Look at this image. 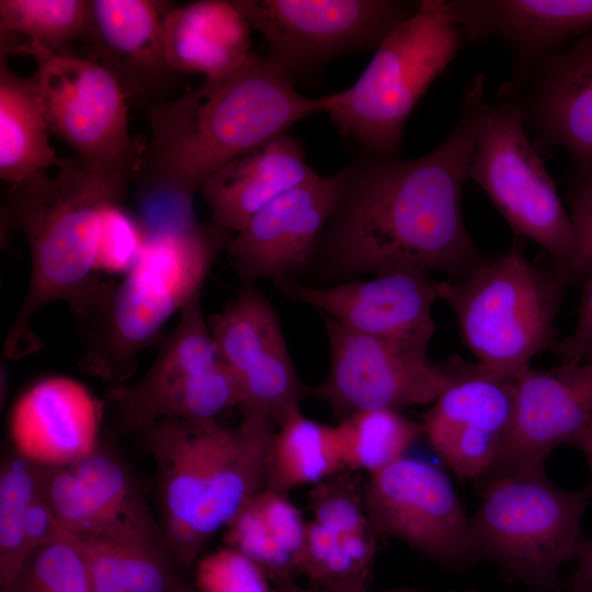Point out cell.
<instances>
[{
	"label": "cell",
	"mask_w": 592,
	"mask_h": 592,
	"mask_svg": "<svg viewBox=\"0 0 592 592\" xmlns=\"http://www.w3.org/2000/svg\"><path fill=\"white\" fill-rule=\"evenodd\" d=\"M485 79L477 73L465 83L455 125L430 152L414 159L365 152L341 169L340 195L309 266L316 286L397 271L462 278L485 261L462 213L476 147L475 98Z\"/></svg>",
	"instance_id": "obj_1"
},
{
	"label": "cell",
	"mask_w": 592,
	"mask_h": 592,
	"mask_svg": "<svg viewBox=\"0 0 592 592\" xmlns=\"http://www.w3.org/2000/svg\"><path fill=\"white\" fill-rule=\"evenodd\" d=\"M326 109V95H303L288 71L252 53L147 112L150 138L136 180L143 194L166 196L179 216L193 217L192 196L210 174Z\"/></svg>",
	"instance_id": "obj_2"
},
{
	"label": "cell",
	"mask_w": 592,
	"mask_h": 592,
	"mask_svg": "<svg viewBox=\"0 0 592 592\" xmlns=\"http://www.w3.org/2000/svg\"><path fill=\"white\" fill-rule=\"evenodd\" d=\"M55 168L13 184L1 206V229L21 231L31 255L29 287L3 344L13 360L43 348L31 321L45 305L60 300L79 320L87 315L104 282L95 271L103 209L122 203L133 181L93 173L77 158Z\"/></svg>",
	"instance_id": "obj_3"
},
{
	"label": "cell",
	"mask_w": 592,
	"mask_h": 592,
	"mask_svg": "<svg viewBox=\"0 0 592 592\" xmlns=\"http://www.w3.org/2000/svg\"><path fill=\"white\" fill-rule=\"evenodd\" d=\"M275 423L241 417L162 419L141 434L157 470L162 531L175 563H196L209 539L263 489Z\"/></svg>",
	"instance_id": "obj_4"
},
{
	"label": "cell",
	"mask_w": 592,
	"mask_h": 592,
	"mask_svg": "<svg viewBox=\"0 0 592 592\" xmlns=\"http://www.w3.org/2000/svg\"><path fill=\"white\" fill-rule=\"evenodd\" d=\"M234 234L195 218L150 232L125 276L104 280L79 320L83 352L78 367L110 385L126 384L139 354L160 337L167 321L198 293Z\"/></svg>",
	"instance_id": "obj_5"
},
{
	"label": "cell",
	"mask_w": 592,
	"mask_h": 592,
	"mask_svg": "<svg viewBox=\"0 0 592 592\" xmlns=\"http://www.w3.org/2000/svg\"><path fill=\"white\" fill-rule=\"evenodd\" d=\"M572 275L530 262L522 243L483 261L455 281H437L439 298L454 311L463 342L493 374L516 382L531 360L555 345L556 319Z\"/></svg>",
	"instance_id": "obj_6"
},
{
	"label": "cell",
	"mask_w": 592,
	"mask_h": 592,
	"mask_svg": "<svg viewBox=\"0 0 592 592\" xmlns=\"http://www.w3.org/2000/svg\"><path fill=\"white\" fill-rule=\"evenodd\" d=\"M466 37L446 0H420L375 48L355 82L327 96L326 114L339 133L365 152L401 157L406 123Z\"/></svg>",
	"instance_id": "obj_7"
},
{
	"label": "cell",
	"mask_w": 592,
	"mask_h": 592,
	"mask_svg": "<svg viewBox=\"0 0 592 592\" xmlns=\"http://www.w3.org/2000/svg\"><path fill=\"white\" fill-rule=\"evenodd\" d=\"M475 153L468 180L480 186L515 235L547 251L574 281L582 280L578 235L525 123L511 81L474 107Z\"/></svg>",
	"instance_id": "obj_8"
},
{
	"label": "cell",
	"mask_w": 592,
	"mask_h": 592,
	"mask_svg": "<svg viewBox=\"0 0 592 592\" xmlns=\"http://www.w3.org/2000/svg\"><path fill=\"white\" fill-rule=\"evenodd\" d=\"M479 489L481 503L469 517L478 560L493 562L506 581L532 592H562L559 570L584 539V490L557 487L545 470L500 476Z\"/></svg>",
	"instance_id": "obj_9"
},
{
	"label": "cell",
	"mask_w": 592,
	"mask_h": 592,
	"mask_svg": "<svg viewBox=\"0 0 592 592\" xmlns=\"http://www.w3.org/2000/svg\"><path fill=\"white\" fill-rule=\"evenodd\" d=\"M1 56L31 57L32 78L50 134L67 144L91 172L136 180L146 143L133 137L127 102L115 79L91 58L56 55L39 44L0 36Z\"/></svg>",
	"instance_id": "obj_10"
},
{
	"label": "cell",
	"mask_w": 592,
	"mask_h": 592,
	"mask_svg": "<svg viewBox=\"0 0 592 592\" xmlns=\"http://www.w3.org/2000/svg\"><path fill=\"white\" fill-rule=\"evenodd\" d=\"M196 294L162 338L151 367L134 385H110L109 401L127 431L143 433L162 419H216L239 407L238 383L224 362Z\"/></svg>",
	"instance_id": "obj_11"
},
{
	"label": "cell",
	"mask_w": 592,
	"mask_h": 592,
	"mask_svg": "<svg viewBox=\"0 0 592 592\" xmlns=\"http://www.w3.org/2000/svg\"><path fill=\"white\" fill-rule=\"evenodd\" d=\"M293 77L332 58L376 48L418 8L401 0H231Z\"/></svg>",
	"instance_id": "obj_12"
},
{
	"label": "cell",
	"mask_w": 592,
	"mask_h": 592,
	"mask_svg": "<svg viewBox=\"0 0 592 592\" xmlns=\"http://www.w3.org/2000/svg\"><path fill=\"white\" fill-rule=\"evenodd\" d=\"M330 356L326 379L309 394L341 419L364 410L424 406L449 383V372L428 351L354 331L322 314Z\"/></svg>",
	"instance_id": "obj_13"
},
{
	"label": "cell",
	"mask_w": 592,
	"mask_h": 592,
	"mask_svg": "<svg viewBox=\"0 0 592 592\" xmlns=\"http://www.w3.org/2000/svg\"><path fill=\"white\" fill-rule=\"evenodd\" d=\"M363 502L377 538H397L453 569L478 560L469 517L449 478L436 466L405 456L369 475Z\"/></svg>",
	"instance_id": "obj_14"
},
{
	"label": "cell",
	"mask_w": 592,
	"mask_h": 592,
	"mask_svg": "<svg viewBox=\"0 0 592 592\" xmlns=\"http://www.w3.org/2000/svg\"><path fill=\"white\" fill-rule=\"evenodd\" d=\"M445 363L449 383L423 415V435L459 478L478 483L513 428L516 382L457 354Z\"/></svg>",
	"instance_id": "obj_15"
},
{
	"label": "cell",
	"mask_w": 592,
	"mask_h": 592,
	"mask_svg": "<svg viewBox=\"0 0 592 592\" xmlns=\"http://www.w3.org/2000/svg\"><path fill=\"white\" fill-rule=\"evenodd\" d=\"M436 283L420 271L390 272L331 286L291 277L274 281L286 298L309 305L354 331L426 351L436 331L432 317L440 299Z\"/></svg>",
	"instance_id": "obj_16"
},
{
	"label": "cell",
	"mask_w": 592,
	"mask_h": 592,
	"mask_svg": "<svg viewBox=\"0 0 592 592\" xmlns=\"http://www.w3.org/2000/svg\"><path fill=\"white\" fill-rule=\"evenodd\" d=\"M153 0H88L81 41L119 86L127 104L149 112L172 96L180 73L169 62L162 20L172 5Z\"/></svg>",
	"instance_id": "obj_17"
},
{
	"label": "cell",
	"mask_w": 592,
	"mask_h": 592,
	"mask_svg": "<svg viewBox=\"0 0 592 592\" xmlns=\"http://www.w3.org/2000/svg\"><path fill=\"white\" fill-rule=\"evenodd\" d=\"M339 170L314 174L263 207L232 235L226 251L244 284L309 269L342 187Z\"/></svg>",
	"instance_id": "obj_18"
},
{
	"label": "cell",
	"mask_w": 592,
	"mask_h": 592,
	"mask_svg": "<svg viewBox=\"0 0 592 592\" xmlns=\"http://www.w3.org/2000/svg\"><path fill=\"white\" fill-rule=\"evenodd\" d=\"M534 144L570 158V182L592 177V31L511 81Z\"/></svg>",
	"instance_id": "obj_19"
},
{
	"label": "cell",
	"mask_w": 592,
	"mask_h": 592,
	"mask_svg": "<svg viewBox=\"0 0 592 592\" xmlns=\"http://www.w3.org/2000/svg\"><path fill=\"white\" fill-rule=\"evenodd\" d=\"M516 392L513 428L478 485L504 475L544 470L553 449L571 445L592 415V362L549 371L531 367L516 380Z\"/></svg>",
	"instance_id": "obj_20"
},
{
	"label": "cell",
	"mask_w": 592,
	"mask_h": 592,
	"mask_svg": "<svg viewBox=\"0 0 592 592\" xmlns=\"http://www.w3.org/2000/svg\"><path fill=\"white\" fill-rule=\"evenodd\" d=\"M357 473L343 470L314 486L301 574L320 592L368 587L377 549Z\"/></svg>",
	"instance_id": "obj_21"
},
{
	"label": "cell",
	"mask_w": 592,
	"mask_h": 592,
	"mask_svg": "<svg viewBox=\"0 0 592 592\" xmlns=\"http://www.w3.org/2000/svg\"><path fill=\"white\" fill-rule=\"evenodd\" d=\"M446 5L466 39L505 49L515 84L592 31V0H446Z\"/></svg>",
	"instance_id": "obj_22"
},
{
	"label": "cell",
	"mask_w": 592,
	"mask_h": 592,
	"mask_svg": "<svg viewBox=\"0 0 592 592\" xmlns=\"http://www.w3.org/2000/svg\"><path fill=\"white\" fill-rule=\"evenodd\" d=\"M102 405L80 382L50 376L15 401L10 436L15 453L41 466H70L95 452Z\"/></svg>",
	"instance_id": "obj_23"
},
{
	"label": "cell",
	"mask_w": 592,
	"mask_h": 592,
	"mask_svg": "<svg viewBox=\"0 0 592 592\" xmlns=\"http://www.w3.org/2000/svg\"><path fill=\"white\" fill-rule=\"evenodd\" d=\"M314 174L303 144L286 133L225 163L200 191L212 221L235 235L273 200Z\"/></svg>",
	"instance_id": "obj_24"
},
{
	"label": "cell",
	"mask_w": 592,
	"mask_h": 592,
	"mask_svg": "<svg viewBox=\"0 0 592 592\" xmlns=\"http://www.w3.org/2000/svg\"><path fill=\"white\" fill-rule=\"evenodd\" d=\"M251 26L227 0L172 4L162 20V38L170 65L180 73L205 78L238 68L251 55Z\"/></svg>",
	"instance_id": "obj_25"
},
{
	"label": "cell",
	"mask_w": 592,
	"mask_h": 592,
	"mask_svg": "<svg viewBox=\"0 0 592 592\" xmlns=\"http://www.w3.org/2000/svg\"><path fill=\"white\" fill-rule=\"evenodd\" d=\"M225 528V546L258 565L275 587L301 574L306 521L288 496L261 489Z\"/></svg>",
	"instance_id": "obj_26"
},
{
	"label": "cell",
	"mask_w": 592,
	"mask_h": 592,
	"mask_svg": "<svg viewBox=\"0 0 592 592\" xmlns=\"http://www.w3.org/2000/svg\"><path fill=\"white\" fill-rule=\"evenodd\" d=\"M33 79L14 72L0 56V177L16 184L56 167L60 159Z\"/></svg>",
	"instance_id": "obj_27"
},
{
	"label": "cell",
	"mask_w": 592,
	"mask_h": 592,
	"mask_svg": "<svg viewBox=\"0 0 592 592\" xmlns=\"http://www.w3.org/2000/svg\"><path fill=\"white\" fill-rule=\"evenodd\" d=\"M274 432L263 489L288 496L303 485H318L345 470L335 426L292 413Z\"/></svg>",
	"instance_id": "obj_28"
},
{
	"label": "cell",
	"mask_w": 592,
	"mask_h": 592,
	"mask_svg": "<svg viewBox=\"0 0 592 592\" xmlns=\"http://www.w3.org/2000/svg\"><path fill=\"white\" fill-rule=\"evenodd\" d=\"M220 355L237 383L287 348L276 311L253 284L208 318Z\"/></svg>",
	"instance_id": "obj_29"
},
{
	"label": "cell",
	"mask_w": 592,
	"mask_h": 592,
	"mask_svg": "<svg viewBox=\"0 0 592 592\" xmlns=\"http://www.w3.org/2000/svg\"><path fill=\"white\" fill-rule=\"evenodd\" d=\"M65 533L82 554L95 592H180L186 585L168 553L103 537Z\"/></svg>",
	"instance_id": "obj_30"
},
{
	"label": "cell",
	"mask_w": 592,
	"mask_h": 592,
	"mask_svg": "<svg viewBox=\"0 0 592 592\" xmlns=\"http://www.w3.org/2000/svg\"><path fill=\"white\" fill-rule=\"evenodd\" d=\"M344 469L375 474L394 464L423 435L422 423L399 410H364L335 425Z\"/></svg>",
	"instance_id": "obj_31"
},
{
	"label": "cell",
	"mask_w": 592,
	"mask_h": 592,
	"mask_svg": "<svg viewBox=\"0 0 592 592\" xmlns=\"http://www.w3.org/2000/svg\"><path fill=\"white\" fill-rule=\"evenodd\" d=\"M69 467L114 517L149 547L170 554L163 531L155 523L130 475L115 457L98 448Z\"/></svg>",
	"instance_id": "obj_32"
},
{
	"label": "cell",
	"mask_w": 592,
	"mask_h": 592,
	"mask_svg": "<svg viewBox=\"0 0 592 592\" xmlns=\"http://www.w3.org/2000/svg\"><path fill=\"white\" fill-rule=\"evenodd\" d=\"M42 489L65 531L156 550L132 528L114 517L69 466H42Z\"/></svg>",
	"instance_id": "obj_33"
},
{
	"label": "cell",
	"mask_w": 592,
	"mask_h": 592,
	"mask_svg": "<svg viewBox=\"0 0 592 592\" xmlns=\"http://www.w3.org/2000/svg\"><path fill=\"white\" fill-rule=\"evenodd\" d=\"M88 0H0V34L33 41L56 55H73L81 39Z\"/></svg>",
	"instance_id": "obj_34"
},
{
	"label": "cell",
	"mask_w": 592,
	"mask_h": 592,
	"mask_svg": "<svg viewBox=\"0 0 592 592\" xmlns=\"http://www.w3.org/2000/svg\"><path fill=\"white\" fill-rule=\"evenodd\" d=\"M42 466L18 453L5 457L0 471V592H12L27 558L25 511L39 489Z\"/></svg>",
	"instance_id": "obj_35"
},
{
	"label": "cell",
	"mask_w": 592,
	"mask_h": 592,
	"mask_svg": "<svg viewBox=\"0 0 592 592\" xmlns=\"http://www.w3.org/2000/svg\"><path fill=\"white\" fill-rule=\"evenodd\" d=\"M12 592H95L88 565L64 535L26 558Z\"/></svg>",
	"instance_id": "obj_36"
},
{
	"label": "cell",
	"mask_w": 592,
	"mask_h": 592,
	"mask_svg": "<svg viewBox=\"0 0 592 592\" xmlns=\"http://www.w3.org/2000/svg\"><path fill=\"white\" fill-rule=\"evenodd\" d=\"M149 236L122 203L109 204L102 214L95 271L126 274L140 259Z\"/></svg>",
	"instance_id": "obj_37"
},
{
	"label": "cell",
	"mask_w": 592,
	"mask_h": 592,
	"mask_svg": "<svg viewBox=\"0 0 592 592\" xmlns=\"http://www.w3.org/2000/svg\"><path fill=\"white\" fill-rule=\"evenodd\" d=\"M194 584L195 592H276L258 565L227 546L196 561Z\"/></svg>",
	"instance_id": "obj_38"
},
{
	"label": "cell",
	"mask_w": 592,
	"mask_h": 592,
	"mask_svg": "<svg viewBox=\"0 0 592 592\" xmlns=\"http://www.w3.org/2000/svg\"><path fill=\"white\" fill-rule=\"evenodd\" d=\"M576 326L565 339L557 341L554 349L566 366L582 363L592 348V273L583 280Z\"/></svg>",
	"instance_id": "obj_39"
},
{
	"label": "cell",
	"mask_w": 592,
	"mask_h": 592,
	"mask_svg": "<svg viewBox=\"0 0 592 592\" xmlns=\"http://www.w3.org/2000/svg\"><path fill=\"white\" fill-rule=\"evenodd\" d=\"M567 202L578 235L583 280L592 273V177L570 182Z\"/></svg>",
	"instance_id": "obj_40"
},
{
	"label": "cell",
	"mask_w": 592,
	"mask_h": 592,
	"mask_svg": "<svg viewBox=\"0 0 592 592\" xmlns=\"http://www.w3.org/2000/svg\"><path fill=\"white\" fill-rule=\"evenodd\" d=\"M24 534L27 557L38 547L56 540L64 535V528L44 497L42 478L39 489L25 511Z\"/></svg>",
	"instance_id": "obj_41"
},
{
	"label": "cell",
	"mask_w": 592,
	"mask_h": 592,
	"mask_svg": "<svg viewBox=\"0 0 592 592\" xmlns=\"http://www.w3.org/2000/svg\"><path fill=\"white\" fill-rule=\"evenodd\" d=\"M577 569L571 578V590L592 592V539H583L578 554Z\"/></svg>",
	"instance_id": "obj_42"
},
{
	"label": "cell",
	"mask_w": 592,
	"mask_h": 592,
	"mask_svg": "<svg viewBox=\"0 0 592 592\" xmlns=\"http://www.w3.org/2000/svg\"><path fill=\"white\" fill-rule=\"evenodd\" d=\"M571 445L580 448L587 457L590 468V481L584 492L589 500H592V415Z\"/></svg>",
	"instance_id": "obj_43"
},
{
	"label": "cell",
	"mask_w": 592,
	"mask_h": 592,
	"mask_svg": "<svg viewBox=\"0 0 592 592\" xmlns=\"http://www.w3.org/2000/svg\"><path fill=\"white\" fill-rule=\"evenodd\" d=\"M276 588V592H320L319 590L315 588H304L293 582H286L283 584H280Z\"/></svg>",
	"instance_id": "obj_44"
},
{
	"label": "cell",
	"mask_w": 592,
	"mask_h": 592,
	"mask_svg": "<svg viewBox=\"0 0 592 592\" xmlns=\"http://www.w3.org/2000/svg\"><path fill=\"white\" fill-rule=\"evenodd\" d=\"M335 592H421V591L412 589V588H397V589H389L385 591H372L369 587H356V588L343 589Z\"/></svg>",
	"instance_id": "obj_45"
},
{
	"label": "cell",
	"mask_w": 592,
	"mask_h": 592,
	"mask_svg": "<svg viewBox=\"0 0 592 592\" xmlns=\"http://www.w3.org/2000/svg\"><path fill=\"white\" fill-rule=\"evenodd\" d=\"M180 592H195V590L186 584Z\"/></svg>",
	"instance_id": "obj_46"
},
{
	"label": "cell",
	"mask_w": 592,
	"mask_h": 592,
	"mask_svg": "<svg viewBox=\"0 0 592 592\" xmlns=\"http://www.w3.org/2000/svg\"><path fill=\"white\" fill-rule=\"evenodd\" d=\"M446 592H486V591H480V590H465V591L449 590V591H446Z\"/></svg>",
	"instance_id": "obj_47"
},
{
	"label": "cell",
	"mask_w": 592,
	"mask_h": 592,
	"mask_svg": "<svg viewBox=\"0 0 592 592\" xmlns=\"http://www.w3.org/2000/svg\"><path fill=\"white\" fill-rule=\"evenodd\" d=\"M571 592H588V591H581V590H571Z\"/></svg>",
	"instance_id": "obj_48"
}]
</instances>
